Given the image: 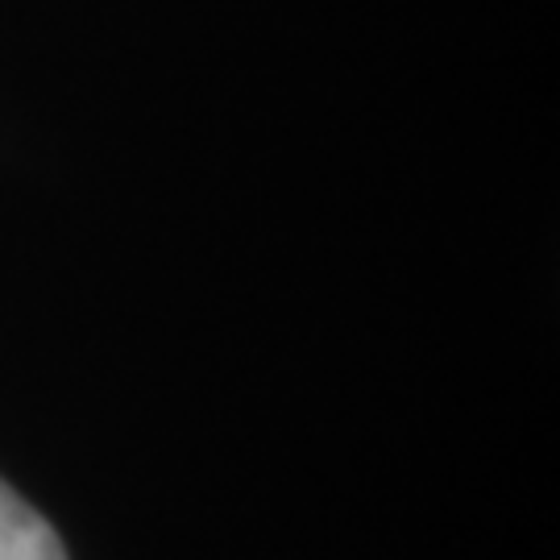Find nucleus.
I'll return each mask as SVG.
<instances>
[{"instance_id": "nucleus-1", "label": "nucleus", "mask_w": 560, "mask_h": 560, "mask_svg": "<svg viewBox=\"0 0 560 560\" xmlns=\"http://www.w3.org/2000/svg\"><path fill=\"white\" fill-rule=\"evenodd\" d=\"M0 560H67L59 532L0 481Z\"/></svg>"}]
</instances>
